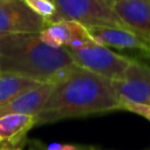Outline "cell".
<instances>
[{
	"label": "cell",
	"mask_w": 150,
	"mask_h": 150,
	"mask_svg": "<svg viewBox=\"0 0 150 150\" xmlns=\"http://www.w3.org/2000/svg\"><path fill=\"white\" fill-rule=\"evenodd\" d=\"M64 50L69 54L74 64L110 81L122 80L132 61L96 42L80 48H64Z\"/></svg>",
	"instance_id": "3"
},
{
	"label": "cell",
	"mask_w": 150,
	"mask_h": 150,
	"mask_svg": "<svg viewBox=\"0 0 150 150\" xmlns=\"http://www.w3.org/2000/svg\"><path fill=\"white\" fill-rule=\"evenodd\" d=\"M120 100L150 104V64L131 61L122 80L111 81Z\"/></svg>",
	"instance_id": "7"
},
{
	"label": "cell",
	"mask_w": 150,
	"mask_h": 150,
	"mask_svg": "<svg viewBox=\"0 0 150 150\" xmlns=\"http://www.w3.org/2000/svg\"><path fill=\"white\" fill-rule=\"evenodd\" d=\"M54 83H41L26 90L8 103L0 107V117L7 114H25L36 116L47 101Z\"/></svg>",
	"instance_id": "10"
},
{
	"label": "cell",
	"mask_w": 150,
	"mask_h": 150,
	"mask_svg": "<svg viewBox=\"0 0 150 150\" xmlns=\"http://www.w3.org/2000/svg\"><path fill=\"white\" fill-rule=\"evenodd\" d=\"M20 150H46V148H43L42 144L36 143V142L34 141V142H30V145H28L26 149H23V148L21 146Z\"/></svg>",
	"instance_id": "16"
},
{
	"label": "cell",
	"mask_w": 150,
	"mask_h": 150,
	"mask_svg": "<svg viewBox=\"0 0 150 150\" xmlns=\"http://www.w3.org/2000/svg\"><path fill=\"white\" fill-rule=\"evenodd\" d=\"M61 150H97L93 146H82V145H73V144H62Z\"/></svg>",
	"instance_id": "15"
},
{
	"label": "cell",
	"mask_w": 150,
	"mask_h": 150,
	"mask_svg": "<svg viewBox=\"0 0 150 150\" xmlns=\"http://www.w3.org/2000/svg\"><path fill=\"white\" fill-rule=\"evenodd\" d=\"M91 39L104 47L127 52L132 61L150 64V43L129 29L114 27H87Z\"/></svg>",
	"instance_id": "5"
},
{
	"label": "cell",
	"mask_w": 150,
	"mask_h": 150,
	"mask_svg": "<svg viewBox=\"0 0 150 150\" xmlns=\"http://www.w3.org/2000/svg\"><path fill=\"white\" fill-rule=\"evenodd\" d=\"M39 84L41 83L28 77L0 71V107Z\"/></svg>",
	"instance_id": "12"
},
{
	"label": "cell",
	"mask_w": 150,
	"mask_h": 150,
	"mask_svg": "<svg viewBox=\"0 0 150 150\" xmlns=\"http://www.w3.org/2000/svg\"><path fill=\"white\" fill-rule=\"evenodd\" d=\"M23 1L32 12H34L38 16L43 19L48 25L62 20L57 13L56 6L53 2V0H23Z\"/></svg>",
	"instance_id": "13"
},
{
	"label": "cell",
	"mask_w": 150,
	"mask_h": 150,
	"mask_svg": "<svg viewBox=\"0 0 150 150\" xmlns=\"http://www.w3.org/2000/svg\"><path fill=\"white\" fill-rule=\"evenodd\" d=\"M35 127V118L25 114H7L0 117V139L11 146H21L27 132Z\"/></svg>",
	"instance_id": "11"
},
{
	"label": "cell",
	"mask_w": 150,
	"mask_h": 150,
	"mask_svg": "<svg viewBox=\"0 0 150 150\" xmlns=\"http://www.w3.org/2000/svg\"><path fill=\"white\" fill-rule=\"evenodd\" d=\"M2 145H4V143H2V141H1V139H0V148H1V146H2Z\"/></svg>",
	"instance_id": "19"
},
{
	"label": "cell",
	"mask_w": 150,
	"mask_h": 150,
	"mask_svg": "<svg viewBox=\"0 0 150 150\" xmlns=\"http://www.w3.org/2000/svg\"><path fill=\"white\" fill-rule=\"evenodd\" d=\"M105 1H107L108 4H110V5H111V4H114V2H116V1H120V0H105Z\"/></svg>",
	"instance_id": "18"
},
{
	"label": "cell",
	"mask_w": 150,
	"mask_h": 150,
	"mask_svg": "<svg viewBox=\"0 0 150 150\" xmlns=\"http://www.w3.org/2000/svg\"><path fill=\"white\" fill-rule=\"evenodd\" d=\"M110 6L131 32L150 43V0H120Z\"/></svg>",
	"instance_id": "9"
},
{
	"label": "cell",
	"mask_w": 150,
	"mask_h": 150,
	"mask_svg": "<svg viewBox=\"0 0 150 150\" xmlns=\"http://www.w3.org/2000/svg\"><path fill=\"white\" fill-rule=\"evenodd\" d=\"M21 146H11V145H7V144H4L0 150H20Z\"/></svg>",
	"instance_id": "17"
},
{
	"label": "cell",
	"mask_w": 150,
	"mask_h": 150,
	"mask_svg": "<svg viewBox=\"0 0 150 150\" xmlns=\"http://www.w3.org/2000/svg\"><path fill=\"white\" fill-rule=\"evenodd\" d=\"M112 82L76 64L56 83L40 112L35 127L64 118L83 117L118 110Z\"/></svg>",
	"instance_id": "1"
},
{
	"label": "cell",
	"mask_w": 150,
	"mask_h": 150,
	"mask_svg": "<svg viewBox=\"0 0 150 150\" xmlns=\"http://www.w3.org/2000/svg\"><path fill=\"white\" fill-rule=\"evenodd\" d=\"M48 23L32 12L23 0H0V36L39 34Z\"/></svg>",
	"instance_id": "6"
},
{
	"label": "cell",
	"mask_w": 150,
	"mask_h": 150,
	"mask_svg": "<svg viewBox=\"0 0 150 150\" xmlns=\"http://www.w3.org/2000/svg\"><path fill=\"white\" fill-rule=\"evenodd\" d=\"M118 110H127L134 114H137L139 116H143L148 121H150V104H142V103H135L125 100H120Z\"/></svg>",
	"instance_id": "14"
},
{
	"label": "cell",
	"mask_w": 150,
	"mask_h": 150,
	"mask_svg": "<svg viewBox=\"0 0 150 150\" xmlns=\"http://www.w3.org/2000/svg\"><path fill=\"white\" fill-rule=\"evenodd\" d=\"M39 38L53 48H80L95 42L86 26L71 20L48 25L39 33Z\"/></svg>",
	"instance_id": "8"
},
{
	"label": "cell",
	"mask_w": 150,
	"mask_h": 150,
	"mask_svg": "<svg viewBox=\"0 0 150 150\" xmlns=\"http://www.w3.org/2000/svg\"><path fill=\"white\" fill-rule=\"evenodd\" d=\"M53 2L62 20L76 21L86 27L129 29L105 0H53Z\"/></svg>",
	"instance_id": "4"
},
{
	"label": "cell",
	"mask_w": 150,
	"mask_h": 150,
	"mask_svg": "<svg viewBox=\"0 0 150 150\" xmlns=\"http://www.w3.org/2000/svg\"><path fill=\"white\" fill-rule=\"evenodd\" d=\"M74 62L64 48H53L39 34H9L0 36V71L28 77L39 83H56Z\"/></svg>",
	"instance_id": "2"
}]
</instances>
